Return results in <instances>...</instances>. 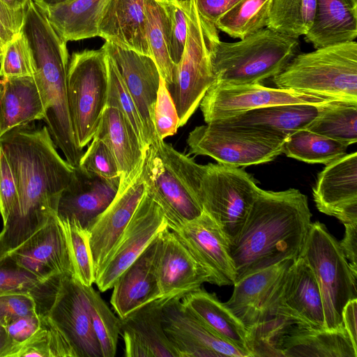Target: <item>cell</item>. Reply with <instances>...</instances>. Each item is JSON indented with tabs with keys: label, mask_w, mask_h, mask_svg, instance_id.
<instances>
[{
	"label": "cell",
	"mask_w": 357,
	"mask_h": 357,
	"mask_svg": "<svg viewBox=\"0 0 357 357\" xmlns=\"http://www.w3.org/2000/svg\"><path fill=\"white\" fill-rule=\"evenodd\" d=\"M146 14L151 56L168 88L174 82L177 66L169 54V22L162 0H146Z\"/></svg>",
	"instance_id": "e575fe53"
},
{
	"label": "cell",
	"mask_w": 357,
	"mask_h": 357,
	"mask_svg": "<svg viewBox=\"0 0 357 357\" xmlns=\"http://www.w3.org/2000/svg\"><path fill=\"white\" fill-rule=\"evenodd\" d=\"M77 167L105 178L120 177L118 165L113 153L106 144L97 137L93 138Z\"/></svg>",
	"instance_id": "bcb514c9"
},
{
	"label": "cell",
	"mask_w": 357,
	"mask_h": 357,
	"mask_svg": "<svg viewBox=\"0 0 357 357\" xmlns=\"http://www.w3.org/2000/svg\"><path fill=\"white\" fill-rule=\"evenodd\" d=\"M5 256L43 282L66 273L73 275L65 234L57 215Z\"/></svg>",
	"instance_id": "d6986e66"
},
{
	"label": "cell",
	"mask_w": 357,
	"mask_h": 357,
	"mask_svg": "<svg viewBox=\"0 0 357 357\" xmlns=\"http://www.w3.org/2000/svg\"><path fill=\"white\" fill-rule=\"evenodd\" d=\"M115 64L140 116L146 149L156 138L153 123L160 74L153 59L105 41L101 47Z\"/></svg>",
	"instance_id": "e0dca14e"
},
{
	"label": "cell",
	"mask_w": 357,
	"mask_h": 357,
	"mask_svg": "<svg viewBox=\"0 0 357 357\" xmlns=\"http://www.w3.org/2000/svg\"><path fill=\"white\" fill-rule=\"evenodd\" d=\"M167 299L150 302L120 319L125 356L177 357L162 326V307Z\"/></svg>",
	"instance_id": "d4e9b609"
},
{
	"label": "cell",
	"mask_w": 357,
	"mask_h": 357,
	"mask_svg": "<svg viewBox=\"0 0 357 357\" xmlns=\"http://www.w3.org/2000/svg\"><path fill=\"white\" fill-rule=\"evenodd\" d=\"M41 311L65 336L76 357H102L92 328L84 286L72 273L59 278Z\"/></svg>",
	"instance_id": "4fadbf2b"
},
{
	"label": "cell",
	"mask_w": 357,
	"mask_h": 357,
	"mask_svg": "<svg viewBox=\"0 0 357 357\" xmlns=\"http://www.w3.org/2000/svg\"><path fill=\"white\" fill-rule=\"evenodd\" d=\"M183 305L224 340L248 352V331L215 294L201 288L181 299Z\"/></svg>",
	"instance_id": "836d02e7"
},
{
	"label": "cell",
	"mask_w": 357,
	"mask_h": 357,
	"mask_svg": "<svg viewBox=\"0 0 357 357\" xmlns=\"http://www.w3.org/2000/svg\"><path fill=\"white\" fill-rule=\"evenodd\" d=\"M277 353L279 357H357L344 327L328 330L291 325L280 337Z\"/></svg>",
	"instance_id": "4dcf8cb0"
},
{
	"label": "cell",
	"mask_w": 357,
	"mask_h": 357,
	"mask_svg": "<svg viewBox=\"0 0 357 357\" xmlns=\"http://www.w3.org/2000/svg\"><path fill=\"white\" fill-rule=\"evenodd\" d=\"M109 1L71 0L40 6L52 26L68 43L98 36V20Z\"/></svg>",
	"instance_id": "d6a6232c"
},
{
	"label": "cell",
	"mask_w": 357,
	"mask_h": 357,
	"mask_svg": "<svg viewBox=\"0 0 357 357\" xmlns=\"http://www.w3.org/2000/svg\"><path fill=\"white\" fill-rule=\"evenodd\" d=\"M169 22V54L177 66L181 60L188 35L190 0H162Z\"/></svg>",
	"instance_id": "f6af8a7d"
},
{
	"label": "cell",
	"mask_w": 357,
	"mask_h": 357,
	"mask_svg": "<svg viewBox=\"0 0 357 357\" xmlns=\"http://www.w3.org/2000/svg\"><path fill=\"white\" fill-rule=\"evenodd\" d=\"M4 48L0 43V59L2 56Z\"/></svg>",
	"instance_id": "6125c7cd"
},
{
	"label": "cell",
	"mask_w": 357,
	"mask_h": 357,
	"mask_svg": "<svg viewBox=\"0 0 357 357\" xmlns=\"http://www.w3.org/2000/svg\"><path fill=\"white\" fill-rule=\"evenodd\" d=\"M10 356L50 357L47 340V329L43 321V316L42 324L38 330L29 339L18 345Z\"/></svg>",
	"instance_id": "f5cc1de1"
},
{
	"label": "cell",
	"mask_w": 357,
	"mask_h": 357,
	"mask_svg": "<svg viewBox=\"0 0 357 357\" xmlns=\"http://www.w3.org/2000/svg\"><path fill=\"white\" fill-rule=\"evenodd\" d=\"M310 266L322 298L325 329L343 328L345 305L357 298V271L345 257L339 243L319 221L311 222L300 256Z\"/></svg>",
	"instance_id": "52a82bcc"
},
{
	"label": "cell",
	"mask_w": 357,
	"mask_h": 357,
	"mask_svg": "<svg viewBox=\"0 0 357 357\" xmlns=\"http://www.w3.org/2000/svg\"><path fill=\"white\" fill-rule=\"evenodd\" d=\"M0 137L8 130L44 119L46 110L35 77L1 78Z\"/></svg>",
	"instance_id": "f546056e"
},
{
	"label": "cell",
	"mask_w": 357,
	"mask_h": 357,
	"mask_svg": "<svg viewBox=\"0 0 357 357\" xmlns=\"http://www.w3.org/2000/svg\"><path fill=\"white\" fill-rule=\"evenodd\" d=\"M25 13L10 9L0 0V43L3 48L22 32Z\"/></svg>",
	"instance_id": "816d5d0a"
},
{
	"label": "cell",
	"mask_w": 357,
	"mask_h": 357,
	"mask_svg": "<svg viewBox=\"0 0 357 357\" xmlns=\"http://www.w3.org/2000/svg\"><path fill=\"white\" fill-rule=\"evenodd\" d=\"M328 105L287 104L269 106L213 122L225 126L256 128L287 138L298 130L307 129Z\"/></svg>",
	"instance_id": "f1b7e54d"
},
{
	"label": "cell",
	"mask_w": 357,
	"mask_h": 357,
	"mask_svg": "<svg viewBox=\"0 0 357 357\" xmlns=\"http://www.w3.org/2000/svg\"><path fill=\"white\" fill-rule=\"evenodd\" d=\"M59 220L65 234L75 278L84 286H92L96 276L89 231L75 220Z\"/></svg>",
	"instance_id": "60d3db41"
},
{
	"label": "cell",
	"mask_w": 357,
	"mask_h": 357,
	"mask_svg": "<svg viewBox=\"0 0 357 357\" xmlns=\"http://www.w3.org/2000/svg\"><path fill=\"white\" fill-rule=\"evenodd\" d=\"M181 299L168 298L162 307L163 328L177 357H251L212 331Z\"/></svg>",
	"instance_id": "2e32d148"
},
{
	"label": "cell",
	"mask_w": 357,
	"mask_h": 357,
	"mask_svg": "<svg viewBox=\"0 0 357 357\" xmlns=\"http://www.w3.org/2000/svg\"><path fill=\"white\" fill-rule=\"evenodd\" d=\"M0 147L17 190V204L0 232L1 257L57 215L74 167L60 155L46 126L13 128L0 137Z\"/></svg>",
	"instance_id": "6da1fadb"
},
{
	"label": "cell",
	"mask_w": 357,
	"mask_h": 357,
	"mask_svg": "<svg viewBox=\"0 0 357 357\" xmlns=\"http://www.w3.org/2000/svg\"><path fill=\"white\" fill-rule=\"evenodd\" d=\"M84 289L88 298L92 328L102 357H114L120 335V318L110 310L92 286Z\"/></svg>",
	"instance_id": "ab89813d"
},
{
	"label": "cell",
	"mask_w": 357,
	"mask_h": 357,
	"mask_svg": "<svg viewBox=\"0 0 357 357\" xmlns=\"http://www.w3.org/2000/svg\"><path fill=\"white\" fill-rule=\"evenodd\" d=\"M43 315L36 313L17 318L6 326V330L10 338L13 348L9 356L15 349L29 339L40 327Z\"/></svg>",
	"instance_id": "f907efd6"
},
{
	"label": "cell",
	"mask_w": 357,
	"mask_h": 357,
	"mask_svg": "<svg viewBox=\"0 0 357 357\" xmlns=\"http://www.w3.org/2000/svg\"><path fill=\"white\" fill-rule=\"evenodd\" d=\"M22 31L36 64L35 78L42 91L46 114L43 119L57 149L73 167L83 155L76 143L67 95L69 54L67 42L50 24L40 5L31 0L26 8Z\"/></svg>",
	"instance_id": "3957f363"
},
{
	"label": "cell",
	"mask_w": 357,
	"mask_h": 357,
	"mask_svg": "<svg viewBox=\"0 0 357 357\" xmlns=\"http://www.w3.org/2000/svg\"><path fill=\"white\" fill-rule=\"evenodd\" d=\"M199 14L213 24L239 0H195Z\"/></svg>",
	"instance_id": "11a10c76"
},
{
	"label": "cell",
	"mask_w": 357,
	"mask_h": 357,
	"mask_svg": "<svg viewBox=\"0 0 357 357\" xmlns=\"http://www.w3.org/2000/svg\"><path fill=\"white\" fill-rule=\"evenodd\" d=\"M153 123L156 136L162 140L176 133L179 119L164 79L161 77L154 106Z\"/></svg>",
	"instance_id": "7dc6e473"
},
{
	"label": "cell",
	"mask_w": 357,
	"mask_h": 357,
	"mask_svg": "<svg viewBox=\"0 0 357 357\" xmlns=\"http://www.w3.org/2000/svg\"><path fill=\"white\" fill-rule=\"evenodd\" d=\"M344 225V236L339 243L351 266L357 271V222Z\"/></svg>",
	"instance_id": "9f6ffc18"
},
{
	"label": "cell",
	"mask_w": 357,
	"mask_h": 357,
	"mask_svg": "<svg viewBox=\"0 0 357 357\" xmlns=\"http://www.w3.org/2000/svg\"><path fill=\"white\" fill-rule=\"evenodd\" d=\"M342 325L354 347L357 349V298L349 301L342 314Z\"/></svg>",
	"instance_id": "6f0895ef"
},
{
	"label": "cell",
	"mask_w": 357,
	"mask_h": 357,
	"mask_svg": "<svg viewBox=\"0 0 357 357\" xmlns=\"http://www.w3.org/2000/svg\"><path fill=\"white\" fill-rule=\"evenodd\" d=\"M17 202V190L9 162L0 147V215L4 225Z\"/></svg>",
	"instance_id": "681fc988"
},
{
	"label": "cell",
	"mask_w": 357,
	"mask_h": 357,
	"mask_svg": "<svg viewBox=\"0 0 357 357\" xmlns=\"http://www.w3.org/2000/svg\"><path fill=\"white\" fill-rule=\"evenodd\" d=\"M38 4L42 6H52L69 1L71 0H34Z\"/></svg>",
	"instance_id": "94428289"
},
{
	"label": "cell",
	"mask_w": 357,
	"mask_h": 357,
	"mask_svg": "<svg viewBox=\"0 0 357 357\" xmlns=\"http://www.w3.org/2000/svg\"><path fill=\"white\" fill-rule=\"evenodd\" d=\"M298 51V39L266 27L237 42L218 40L212 53L215 82L260 83L281 73Z\"/></svg>",
	"instance_id": "8992f818"
},
{
	"label": "cell",
	"mask_w": 357,
	"mask_h": 357,
	"mask_svg": "<svg viewBox=\"0 0 357 357\" xmlns=\"http://www.w3.org/2000/svg\"><path fill=\"white\" fill-rule=\"evenodd\" d=\"M272 0H239L215 26L229 36L243 39L266 27Z\"/></svg>",
	"instance_id": "74e56055"
},
{
	"label": "cell",
	"mask_w": 357,
	"mask_h": 357,
	"mask_svg": "<svg viewBox=\"0 0 357 357\" xmlns=\"http://www.w3.org/2000/svg\"><path fill=\"white\" fill-rule=\"evenodd\" d=\"M167 227L160 207L145 191L122 236L96 275L99 291L112 289L122 273Z\"/></svg>",
	"instance_id": "9a60e30c"
},
{
	"label": "cell",
	"mask_w": 357,
	"mask_h": 357,
	"mask_svg": "<svg viewBox=\"0 0 357 357\" xmlns=\"http://www.w3.org/2000/svg\"><path fill=\"white\" fill-rule=\"evenodd\" d=\"M107 65L108 84L106 107L116 108L126 116L137 133L145 151L143 126L134 100L117 68L107 55Z\"/></svg>",
	"instance_id": "b9f144b4"
},
{
	"label": "cell",
	"mask_w": 357,
	"mask_h": 357,
	"mask_svg": "<svg viewBox=\"0 0 357 357\" xmlns=\"http://www.w3.org/2000/svg\"><path fill=\"white\" fill-rule=\"evenodd\" d=\"M120 177L108 179L74 167L57 206L59 219L73 220L89 230L115 198Z\"/></svg>",
	"instance_id": "44dd1931"
},
{
	"label": "cell",
	"mask_w": 357,
	"mask_h": 357,
	"mask_svg": "<svg viewBox=\"0 0 357 357\" xmlns=\"http://www.w3.org/2000/svg\"><path fill=\"white\" fill-rule=\"evenodd\" d=\"M348 146L344 143L303 129L287 137L282 153L307 163L326 165L344 155Z\"/></svg>",
	"instance_id": "d590c367"
},
{
	"label": "cell",
	"mask_w": 357,
	"mask_h": 357,
	"mask_svg": "<svg viewBox=\"0 0 357 357\" xmlns=\"http://www.w3.org/2000/svg\"><path fill=\"white\" fill-rule=\"evenodd\" d=\"M107 84V54L102 47L72 54L68 102L75 141L82 150L93 139L106 107Z\"/></svg>",
	"instance_id": "9c48e42d"
},
{
	"label": "cell",
	"mask_w": 357,
	"mask_h": 357,
	"mask_svg": "<svg viewBox=\"0 0 357 357\" xmlns=\"http://www.w3.org/2000/svg\"><path fill=\"white\" fill-rule=\"evenodd\" d=\"M0 100H1V84H0ZM0 123H1V104H0Z\"/></svg>",
	"instance_id": "be15d7a7"
},
{
	"label": "cell",
	"mask_w": 357,
	"mask_h": 357,
	"mask_svg": "<svg viewBox=\"0 0 357 357\" xmlns=\"http://www.w3.org/2000/svg\"><path fill=\"white\" fill-rule=\"evenodd\" d=\"M307 130L344 143L357 142V103L340 102L326 106Z\"/></svg>",
	"instance_id": "f35d334b"
},
{
	"label": "cell",
	"mask_w": 357,
	"mask_h": 357,
	"mask_svg": "<svg viewBox=\"0 0 357 357\" xmlns=\"http://www.w3.org/2000/svg\"><path fill=\"white\" fill-rule=\"evenodd\" d=\"M10 9L15 11H26L31 0H1Z\"/></svg>",
	"instance_id": "91938a15"
},
{
	"label": "cell",
	"mask_w": 357,
	"mask_h": 357,
	"mask_svg": "<svg viewBox=\"0 0 357 357\" xmlns=\"http://www.w3.org/2000/svg\"><path fill=\"white\" fill-rule=\"evenodd\" d=\"M113 153L120 172L119 190L125 188L141 172L145 151L126 116L119 109L105 107L93 136Z\"/></svg>",
	"instance_id": "83f0119b"
},
{
	"label": "cell",
	"mask_w": 357,
	"mask_h": 357,
	"mask_svg": "<svg viewBox=\"0 0 357 357\" xmlns=\"http://www.w3.org/2000/svg\"><path fill=\"white\" fill-rule=\"evenodd\" d=\"M49 281H41L8 257H0V295L13 292L30 293L37 303L44 296Z\"/></svg>",
	"instance_id": "7bdbcfd3"
},
{
	"label": "cell",
	"mask_w": 357,
	"mask_h": 357,
	"mask_svg": "<svg viewBox=\"0 0 357 357\" xmlns=\"http://www.w3.org/2000/svg\"><path fill=\"white\" fill-rule=\"evenodd\" d=\"M259 190L252 176L239 167L204 165L199 189L203 211L218 223L229 243L241 231Z\"/></svg>",
	"instance_id": "8fae6325"
},
{
	"label": "cell",
	"mask_w": 357,
	"mask_h": 357,
	"mask_svg": "<svg viewBox=\"0 0 357 357\" xmlns=\"http://www.w3.org/2000/svg\"><path fill=\"white\" fill-rule=\"evenodd\" d=\"M286 139L256 128L211 122L195 127L189 133L187 144L190 153L240 167L273 160L282 153Z\"/></svg>",
	"instance_id": "30bf717a"
},
{
	"label": "cell",
	"mask_w": 357,
	"mask_h": 357,
	"mask_svg": "<svg viewBox=\"0 0 357 357\" xmlns=\"http://www.w3.org/2000/svg\"><path fill=\"white\" fill-rule=\"evenodd\" d=\"M214 24L199 13L195 0H190L188 29L181 61L173 84L167 89L174 101L179 127L196 111L209 88L215 82L212 53L220 40Z\"/></svg>",
	"instance_id": "ba28073f"
},
{
	"label": "cell",
	"mask_w": 357,
	"mask_h": 357,
	"mask_svg": "<svg viewBox=\"0 0 357 357\" xmlns=\"http://www.w3.org/2000/svg\"><path fill=\"white\" fill-rule=\"evenodd\" d=\"M155 266L161 298H181L209 282L206 271L168 227L158 234Z\"/></svg>",
	"instance_id": "ffe728a7"
},
{
	"label": "cell",
	"mask_w": 357,
	"mask_h": 357,
	"mask_svg": "<svg viewBox=\"0 0 357 357\" xmlns=\"http://www.w3.org/2000/svg\"><path fill=\"white\" fill-rule=\"evenodd\" d=\"M141 172L125 188L119 190L110 205L88 230L95 276L120 239L145 193Z\"/></svg>",
	"instance_id": "cb8c5ba5"
},
{
	"label": "cell",
	"mask_w": 357,
	"mask_h": 357,
	"mask_svg": "<svg viewBox=\"0 0 357 357\" xmlns=\"http://www.w3.org/2000/svg\"><path fill=\"white\" fill-rule=\"evenodd\" d=\"M271 318L298 326L325 329L319 285L310 266L301 257L288 267L271 301L267 320Z\"/></svg>",
	"instance_id": "5bb4252c"
},
{
	"label": "cell",
	"mask_w": 357,
	"mask_h": 357,
	"mask_svg": "<svg viewBox=\"0 0 357 357\" xmlns=\"http://www.w3.org/2000/svg\"><path fill=\"white\" fill-rule=\"evenodd\" d=\"M311 217L307 197L298 190L260 189L241 231L229 243L236 281L299 257Z\"/></svg>",
	"instance_id": "7a4b0ae2"
},
{
	"label": "cell",
	"mask_w": 357,
	"mask_h": 357,
	"mask_svg": "<svg viewBox=\"0 0 357 357\" xmlns=\"http://www.w3.org/2000/svg\"><path fill=\"white\" fill-rule=\"evenodd\" d=\"M38 313L33 296L26 292H13L0 295V324L6 326L12 321Z\"/></svg>",
	"instance_id": "c3c4849f"
},
{
	"label": "cell",
	"mask_w": 357,
	"mask_h": 357,
	"mask_svg": "<svg viewBox=\"0 0 357 357\" xmlns=\"http://www.w3.org/2000/svg\"><path fill=\"white\" fill-rule=\"evenodd\" d=\"M304 36L315 49L355 40L357 0H317L314 23Z\"/></svg>",
	"instance_id": "1f68e13d"
},
{
	"label": "cell",
	"mask_w": 357,
	"mask_h": 357,
	"mask_svg": "<svg viewBox=\"0 0 357 357\" xmlns=\"http://www.w3.org/2000/svg\"><path fill=\"white\" fill-rule=\"evenodd\" d=\"M294 260H285L250 273L234 284L232 294L224 304L247 331L267 320L273 296Z\"/></svg>",
	"instance_id": "603a6c76"
},
{
	"label": "cell",
	"mask_w": 357,
	"mask_h": 357,
	"mask_svg": "<svg viewBox=\"0 0 357 357\" xmlns=\"http://www.w3.org/2000/svg\"><path fill=\"white\" fill-rule=\"evenodd\" d=\"M316 9L317 0H272L266 28L298 39L311 29Z\"/></svg>",
	"instance_id": "8d00e7d4"
},
{
	"label": "cell",
	"mask_w": 357,
	"mask_h": 357,
	"mask_svg": "<svg viewBox=\"0 0 357 357\" xmlns=\"http://www.w3.org/2000/svg\"><path fill=\"white\" fill-rule=\"evenodd\" d=\"M204 165L156 138L145 151L142 177L146 192L173 230L203 212L199 189Z\"/></svg>",
	"instance_id": "277c9868"
},
{
	"label": "cell",
	"mask_w": 357,
	"mask_h": 357,
	"mask_svg": "<svg viewBox=\"0 0 357 357\" xmlns=\"http://www.w3.org/2000/svg\"><path fill=\"white\" fill-rule=\"evenodd\" d=\"M273 82L277 88L357 103V43L297 54Z\"/></svg>",
	"instance_id": "5b68a950"
},
{
	"label": "cell",
	"mask_w": 357,
	"mask_h": 357,
	"mask_svg": "<svg viewBox=\"0 0 357 357\" xmlns=\"http://www.w3.org/2000/svg\"><path fill=\"white\" fill-rule=\"evenodd\" d=\"M13 344L4 326L0 324V357H9Z\"/></svg>",
	"instance_id": "680465c9"
},
{
	"label": "cell",
	"mask_w": 357,
	"mask_h": 357,
	"mask_svg": "<svg viewBox=\"0 0 357 357\" xmlns=\"http://www.w3.org/2000/svg\"><path fill=\"white\" fill-rule=\"evenodd\" d=\"M36 64L29 41L22 31L8 43L0 59V77H34Z\"/></svg>",
	"instance_id": "ee69618b"
},
{
	"label": "cell",
	"mask_w": 357,
	"mask_h": 357,
	"mask_svg": "<svg viewBox=\"0 0 357 357\" xmlns=\"http://www.w3.org/2000/svg\"><path fill=\"white\" fill-rule=\"evenodd\" d=\"M43 316L47 329L50 357H76L73 349L62 333L45 316Z\"/></svg>",
	"instance_id": "db71d44e"
},
{
	"label": "cell",
	"mask_w": 357,
	"mask_h": 357,
	"mask_svg": "<svg viewBox=\"0 0 357 357\" xmlns=\"http://www.w3.org/2000/svg\"><path fill=\"white\" fill-rule=\"evenodd\" d=\"M338 102L344 101L291 89L267 87L259 83L215 82L199 107L205 122L208 123L261 107L287 104L326 105Z\"/></svg>",
	"instance_id": "7c38bea8"
},
{
	"label": "cell",
	"mask_w": 357,
	"mask_h": 357,
	"mask_svg": "<svg viewBox=\"0 0 357 357\" xmlns=\"http://www.w3.org/2000/svg\"><path fill=\"white\" fill-rule=\"evenodd\" d=\"M158 243V235L122 273L112 287L110 303L120 319L161 298L155 266Z\"/></svg>",
	"instance_id": "484cf974"
},
{
	"label": "cell",
	"mask_w": 357,
	"mask_h": 357,
	"mask_svg": "<svg viewBox=\"0 0 357 357\" xmlns=\"http://www.w3.org/2000/svg\"><path fill=\"white\" fill-rule=\"evenodd\" d=\"M98 36L152 57L146 36V0H109L98 20Z\"/></svg>",
	"instance_id": "4316f807"
},
{
	"label": "cell",
	"mask_w": 357,
	"mask_h": 357,
	"mask_svg": "<svg viewBox=\"0 0 357 357\" xmlns=\"http://www.w3.org/2000/svg\"><path fill=\"white\" fill-rule=\"evenodd\" d=\"M317 209L344 225L357 222V153L326 165L313 188Z\"/></svg>",
	"instance_id": "7402d4cb"
},
{
	"label": "cell",
	"mask_w": 357,
	"mask_h": 357,
	"mask_svg": "<svg viewBox=\"0 0 357 357\" xmlns=\"http://www.w3.org/2000/svg\"><path fill=\"white\" fill-rule=\"evenodd\" d=\"M206 271L209 283L234 285L236 272L229 243L218 223L205 211L172 230Z\"/></svg>",
	"instance_id": "ac0fdd59"
}]
</instances>
